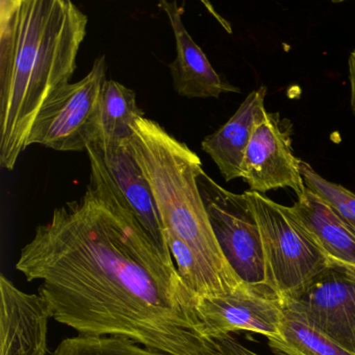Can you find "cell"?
Listing matches in <instances>:
<instances>
[{"label": "cell", "instance_id": "cell-1", "mask_svg": "<svg viewBox=\"0 0 355 355\" xmlns=\"http://www.w3.org/2000/svg\"><path fill=\"white\" fill-rule=\"evenodd\" d=\"M80 198L53 211L16 269L40 282L53 319L78 336H115L170 355H216L199 297L116 189L96 145Z\"/></svg>", "mask_w": 355, "mask_h": 355}, {"label": "cell", "instance_id": "cell-2", "mask_svg": "<svg viewBox=\"0 0 355 355\" xmlns=\"http://www.w3.org/2000/svg\"><path fill=\"white\" fill-rule=\"evenodd\" d=\"M88 17L69 0L0 1V166L12 171L47 101L73 76Z\"/></svg>", "mask_w": 355, "mask_h": 355}, {"label": "cell", "instance_id": "cell-3", "mask_svg": "<svg viewBox=\"0 0 355 355\" xmlns=\"http://www.w3.org/2000/svg\"><path fill=\"white\" fill-rule=\"evenodd\" d=\"M132 151L150 184L178 273L201 298L234 294L246 282L224 255L198 187V155L157 122L139 118Z\"/></svg>", "mask_w": 355, "mask_h": 355}, {"label": "cell", "instance_id": "cell-4", "mask_svg": "<svg viewBox=\"0 0 355 355\" xmlns=\"http://www.w3.org/2000/svg\"><path fill=\"white\" fill-rule=\"evenodd\" d=\"M259 224L266 263V284L284 301L298 298L329 266L321 247L295 215L253 191H245Z\"/></svg>", "mask_w": 355, "mask_h": 355}, {"label": "cell", "instance_id": "cell-5", "mask_svg": "<svg viewBox=\"0 0 355 355\" xmlns=\"http://www.w3.org/2000/svg\"><path fill=\"white\" fill-rule=\"evenodd\" d=\"M107 80V62L101 55L83 80L62 87L45 103L33 124L28 147L39 144L68 153L98 144L101 94Z\"/></svg>", "mask_w": 355, "mask_h": 355}, {"label": "cell", "instance_id": "cell-6", "mask_svg": "<svg viewBox=\"0 0 355 355\" xmlns=\"http://www.w3.org/2000/svg\"><path fill=\"white\" fill-rule=\"evenodd\" d=\"M198 187L211 227L228 263L246 284L267 286L261 232L245 193L226 190L205 170L198 176Z\"/></svg>", "mask_w": 355, "mask_h": 355}, {"label": "cell", "instance_id": "cell-7", "mask_svg": "<svg viewBox=\"0 0 355 355\" xmlns=\"http://www.w3.org/2000/svg\"><path fill=\"white\" fill-rule=\"evenodd\" d=\"M286 309L355 353V270L330 263Z\"/></svg>", "mask_w": 355, "mask_h": 355}, {"label": "cell", "instance_id": "cell-8", "mask_svg": "<svg viewBox=\"0 0 355 355\" xmlns=\"http://www.w3.org/2000/svg\"><path fill=\"white\" fill-rule=\"evenodd\" d=\"M279 114L266 112L257 121L245 153L242 178L250 191L265 193L290 188L300 198L306 191L300 170V159L295 157L290 125Z\"/></svg>", "mask_w": 355, "mask_h": 355}, {"label": "cell", "instance_id": "cell-9", "mask_svg": "<svg viewBox=\"0 0 355 355\" xmlns=\"http://www.w3.org/2000/svg\"><path fill=\"white\" fill-rule=\"evenodd\" d=\"M198 309L211 340L238 331L255 332L270 338L279 336L286 305L269 286L246 284L227 296L199 297Z\"/></svg>", "mask_w": 355, "mask_h": 355}, {"label": "cell", "instance_id": "cell-10", "mask_svg": "<svg viewBox=\"0 0 355 355\" xmlns=\"http://www.w3.org/2000/svg\"><path fill=\"white\" fill-rule=\"evenodd\" d=\"M0 355H45L49 322L53 318L46 299L19 290L0 276Z\"/></svg>", "mask_w": 355, "mask_h": 355}, {"label": "cell", "instance_id": "cell-11", "mask_svg": "<svg viewBox=\"0 0 355 355\" xmlns=\"http://www.w3.org/2000/svg\"><path fill=\"white\" fill-rule=\"evenodd\" d=\"M159 9L167 15L176 43V57L169 65L173 88L187 98H219L240 89L224 80L209 63L202 49L193 40L184 26V6L176 1H159Z\"/></svg>", "mask_w": 355, "mask_h": 355}, {"label": "cell", "instance_id": "cell-12", "mask_svg": "<svg viewBox=\"0 0 355 355\" xmlns=\"http://www.w3.org/2000/svg\"><path fill=\"white\" fill-rule=\"evenodd\" d=\"M99 153L124 202L159 250L172 257L155 195L137 162L130 141L99 149Z\"/></svg>", "mask_w": 355, "mask_h": 355}, {"label": "cell", "instance_id": "cell-13", "mask_svg": "<svg viewBox=\"0 0 355 355\" xmlns=\"http://www.w3.org/2000/svg\"><path fill=\"white\" fill-rule=\"evenodd\" d=\"M267 88L259 87L246 97L238 111L217 132L205 137L201 148L217 165L225 182L242 178L247 146L257 121L266 114Z\"/></svg>", "mask_w": 355, "mask_h": 355}, {"label": "cell", "instance_id": "cell-14", "mask_svg": "<svg viewBox=\"0 0 355 355\" xmlns=\"http://www.w3.org/2000/svg\"><path fill=\"white\" fill-rule=\"evenodd\" d=\"M291 209L330 263L355 270V225L307 189Z\"/></svg>", "mask_w": 355, "mask_h": 355}, {"label": "cell", "instance_id": "cell-15", "mask_svg": "<svg viewBox=\"0 0 355 355\" xmlns=\"http://www.w3.org/2000/svg\"><path fill=\"white\" fill-rule=\"evenodd\" d=\"M144 112L137 105L136 92L116 80H107L101 101L99 149L130 141L132 126Z\"/></svg>", "mask_w": 355, "mask_h": 355}, {"label": "cell", "instance_id": "cell-16", "mask_svg": "<svg viewBox=\"0 0 355 355\" xmlns=\"http://www.w3.org/2000/svg\"><path fill=\"white\" fill-rule=\"evenodd\" d=\"M268 344L277 355H355L286 309L279 336L268 338Z\"/></svg>", "mask_w": 355, "mask_h": 355}, {"label": "cell", "instance_id": "cell-17", "mask_svg": "<svg viewBox=\"0 0 355 355\" xmlns=\"http://www.w3.org/2000/svg\"><path fill=\"white\" fill-rule=\"evenodd\" d=\"M51 355H170L115 336H78L62 340Z\"/></svg>", "mask_w": 355, "mask_h": 355}, {"label": "cell", "instance_id": "cell-18", "mask_svg": "<svg viewBox=\"0 0 355 355\" xmlns=\"http://www.w3.org/2000/svg\"><path fill=\"white\" fill-rule=\"evenodd\" d=\"M300 170L307 190L317 195L340 217L355 225L354 193L322 178L306 162L301 161Z\"/></svg>", "mask_w": 355, "mask_h": 355}, {"label": "cell", "instance_id": "cell-19", "mask_svg": "<svg viewBox=\"0 0 355 355\" xmlns=\"http://www.w3.org/2000/svg\"><path fill=\"white\" fill-rule=\"evenodd\" d=\"M216 355H259L243 346L230 334L216 338Z\"/></svg>", "mask_w": 355, "mask_h": 355}, {"label": "cell", "instance_id": "cell-20", "mask_svg": "<svg viewBox=\"0 0 355 355\" xmlns=\"http://www.w3.org/2000/svg\"><path fill=\"white\" fill-rule=\"evenodd\" d=\"M348 80L350 88V105L353 115L355 117V51L349 55L348 60Z\"/></svg>", "mask_w": 355, "mask_h": 355}]
</instances>
